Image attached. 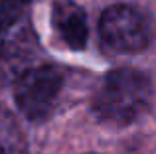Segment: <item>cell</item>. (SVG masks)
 <instances>
[{"label": "cell", "instance_id": "cell-1", "mask_svg": "<svg viewBox=\"0 0 156 154\" xmlns=\"http://www.w3.org/2000/svg\"><path fill=\"white\" fill-rule=\"evenodd\" d=\"M152 85L144 73L133 67L113 69L95 89L91 107L97 119L109 124H130L148 109Z\"/></svg>", "mask_w": 156, "mask_h": 154}, {"label": "cell", "instance_id": "cell-2", "mask_svg": "<svg viewBox=\"0 0 156 154\" xmlns=\"http://www.w3.org/2000/svg\"><path fill=\"white\" fill-rule=\"evenodd\" d=\"M63 85V75L53 65L28 67L14 81L16 105L30 121H44L51 113Z\"/></svg>", "mask_w": 156, "mask_h": 154}, {"label": "cell", "instance_id": "cell-3", "mask_svg": "<svg viewBox=\"0 0 156 154\" xmlns=\"http://www.w3.org/2000/svg\"><path fill=\"white\" fill-rule=\"evenodd\" d=\"M99 32L105 46L119 54L142 51L150 42V26L136 8L117 4L107 8L101 16Z\"/></svg>", "mask_w": 156, "mask_h": 154}, {"label": "cell", "instance_id": "cell-4", "mask_svg": "<svg viewBox=\"0 0 156 154\" xmlns=\"http://www.w3.org/2000/svg\"><path fill=\"white\" fill-rule=\"evenodd\" d=\"M34 54L36 36L26 22L0 36V85L18 79L28 69V63L32 61Z\"/></svg>", "mask_w": 156, "mask_h": 154}, {"label": "cell", "instance_id": "cell-5", "mask_svg": "<svg viewBox=\"0 0 156 154\" xmlns=\"http://www.w3.org/2000/svg\"><path fill=\"white\" fill-rule=\"evenodd\" d=\"M53 28L65 44L81 50L87 44V16L75 2H59L53 8Z\"/></svg>", "mask_w": 156, "mask_h": 154}, {"label": "cell", "instance_id": "cell-6", "mask_svg": "<svg viewBox=\"0 0 156 154\" xmlns=\"http://www.w3.org/2000/svg\"><path fill=\"white\" fill-rule=\"evenodd\" d=\"M0 154H28L26 136L6 109H0Z\"/></svg>", "mask_w": 156, "mask_h": 154}, {"label": "cell", "instance_id": "cell-7", "mask_svg": "<svg viewBox=\"0 0 156 154\" xmlns=\"http://www.w3.org/2000/svg\"><path fill=\"white\" fill-rule=\"evenodd\" d=\"M30 0H0V36L24 22Z\"/></svg>", "mask_w": 156, "mask_h": 154}]
</instances>
